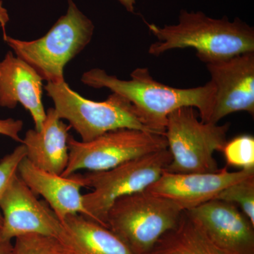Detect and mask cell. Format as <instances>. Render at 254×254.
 I'll use <instances>...</instances> for the list:
<instances>
[{"mask_svg":"<svg viewBox=\"0 0 254 254\" xmlns=\"http://www.w3.org/2000/svg\"><path fill=\"white\" fill-rule=\"evenodd\" d=\"M12 254H64V248L54 237L28 234L15 238Z\"/></svg>","mask_w":254,"mask_h":254,"instance_id":"cell-20","label":"cell"},{"mask_svg":"<svg viewBox=\"0 0 254 254\" xmlns=\"http://www.w3.org/2000/svg\"><path fill=\"white\" fill-rule=\"evenodd\" d=\"M130 76L131 79L125 81L95 68L83 73L81 81L93 88H108L126 98L153 133L165 135L169 115L183 107L195 108L200 120L208 123L215 93L211 81L195 88H174L155 80L145 67L136 68Z\"/></svg>","mask_w":254,"mask_h":254,"instance_id":"cell-1","label":"cell"},{"mask_svg":"<svg viewBox=\"0 0 254 254\" xmlns=\"http://www.w3.org/2000/svg\"><path fill=\"white\" fill-rule=\"evenodd\" d=\"M168 148L133 159L110 170L83 175L86 187L93 191L83 195L88 217L105 227L114 202L125 195L146 190L161 177L171 163Z\"/></svg>","mask_w":254,"mask_h":254,"instance_id":"cell-7","label":"cell"},{"mask_svg":"<svg viewBox=\"0 0 254 254\" xmlns=\"http://www.w3.org/2000/svg\"><path fill=\"white\" fill-rule=\"evenodd\" d=\"M26 148L21 143L11 153L0 160V200L9 182L17 174L18 165L23 158H26ZM2 222V214L0 210V228Z\"/></svg>","mask_w":254,"mask_h":254,"instance_id":"cell-21","label":"cell"},{"mask_svg":"<svg viewBox=\"0 0 254 254\" xmlns=\"http://www.w3.org/2000/svg\"><path fill=\"white\" fill-rule=\"evenodd\" d=\"M9 21V16L7 10L3 6L2 1H0V26L3 31L4 40L6 39V37L8 36L6 33V26Z\"/></svg>","mask_w":254,"mask_h":254,"instance_id":"cell-23","label":"cell"},{"mask_svg":"<svg viewBox=\"0 0 254 254\" xmlns=\"http://www.w3.org/2000/svg\"><path fill=\"white\" fill-rule=\"evenodd\" d=\"M13 245L11 241L0 238V254H12Z\"/></svg>","mask_w":254,"mask_h":254,"instance_id":"cell-24","label":"cell"},{"mask_svg":"<svg viewBox=\"0 0 254 254\" xmlns=\"http://www.w3.org/2000/svg\"><path fill=\"white\" fill-rule=\"evenodd\" d=\"M157 38L148 49L155 57L169 50L191 48L205 64L254 52V29L240 18L209 17L202 11H180L177 24L157 26L146 23Z\"/></svg>","mask_w":254,"mask_h":254,"instance_id":"cell-2","label":"cell"},{"mask_svg":"<svg viewBox=\"0 0 254 254\" xmlns=\"http://www.w3.org/2000/svg\"><path fill=\"white\" fill-rule=\"evenodd\" d=\"M224 254H254V225L239 207L213 199L185 210Z\"/></svg>","mask_w":254,"mask_h":254,"instance_id":"cell-11","label":"cell"},{"mask_svg":"<svg viewBox=\"0 0 254 254\" xmlns=\"http://www.w3.org/2000/svg\"><path fill=\"white\" fill-rule=\"evenodd\" d=\"M254 175V169L213 173H173L165 170L146 190L168 198L182 210H190L215 199L222 190Z\"/></svg>","mask_w":254,"mask_h":254,"instance_id":"cell-12","label":"cell"},{"mask_svg":"<svg viewBox=\"0 0 254 254\" xmlns=\"http://www.w3.org/2000/svg\"><path fill=\"white\" fill-rule=\"evenodd\" d=\"M183 212L172 200L142 190L114 202L107 215V226L133 253L146 254L176 226Z\"/></svg>","mask_w":254,"mask_h":254,"instance_id":"cell-4","label":"cell"},{"mask_svg":"<svg viewBox=\"0 0 254 254\" xmlns=\"http://www.w3.org/2000/svg\"><path fill=\"white\" fill-rule=\"evenodd\" d=\"M215 86L213 110L208 123L239 111L254 114V52L206 63Z\"/></svg>","mask_w":254,"mask_h":254,"instance_id":"cell-10","label":"cell"},{"mask_svg":"<svg viewBox=\"0 0 254 254\" xmlns=\"http://www.w3.org/2000/svg\"><path fill=\"white\" fill-rule=\"evenodd\" d=\"M68 161L63 176L68 177L81 170L105 171L129 160L167 149L165 135L152 132L119 128L91 141H78L70 136L68 140Z\"/></svg>","mask_w":254,"mask_h":254,"instance_id":"cell-8","label":"cell"},{"mask_svg":"<svg viewBox=\"0 0 254 254\" xmlns=\"http://www.w3.org/2000/svg\"><path fill=\"white\" fill-rule=\"evenodd\" d=\"M17 175L35 194L44 198L62 222L72 214L88 217L81 193L86 187L81 174L56 175L37 168L24 158L18 165Z\"/></svg>","mask_w":254,"mask_h":254,"instance_id":"cell-13","label":"cell"},{"mask_svg":"<svg viewBox=\"0 0 254 254\" xmlns=\"http://www.w3.org/2000/svg\"><path fill=\"white\" fill-rule=\"evenodd\" d=\"M227 165L243 170L254 169V138L242 135L227 141L223 150Z\"/></svg>","mask_w":254,"mask_h":254,"instance_id":"cell-19","label":"cell"},{"mask_svg":"<svg viewBox=\"0 0 254 254\" xmlns=\"http://www.w3.org/2000/svg\"><path fill=\"white\" fill-rule=\"evenodd\" d=\"M23 123L21 120L9 118L0 120V134L9 137L15 141L22 142L19 133L23 129Z\"/></svg>","mask_w":254,"mask_h":254,"instance_id":"cell-22","label":"cell"},{"mask_svg":"<svg viewBox=\"0 0 254 254\" xmlns=\"http://www.w3.org/2000/svg\"><path fill=\"white\" fill-rule=\"evenodd\" d=\"M94 26L68 0L67 12L57 21L44 36L25 41L7 36L4 40L15 55L31 66L43 81L59 84L64 82L66 64L91 42Z\"/></svg>","mask_w":254,"mask_h":254,"instance_id":"cell-3","label":"cell"},{"mask_svg":"<svg viewBox=\"0 0 254 254\" xmlns=\"http://www.w3.org/2000/svg\"><path fill=\"white\" fill-rule=\"evenodd\" d=\"M45 89L54 102L58 118L67 120L81 138L91 141L107 132L119 128L149 131L133 105L116 93L103 102L86 99L66 83H48ZM153 133V132H152Z\"/></svg>","mask_w":254,"mask_h":254,"instance_id":"cell-5","label":"cell"},{"mask_svg":"<svg viewBox=\"0 0 254 254\" xmlns=\"http://www.w3.org/2000/svg\"><path fill=\"white\" fill-rule=\"evenodd\" d=\"M58 240L64 254H135L109 228L81 214L64 219Z\"/></svg>","mask_w":254,"mask_h":254,"instance_id":"cell-16","label":"cell"},{"mask_svg":"<svg viewBox=\"0 0 254 254\" xmlns=\"http://www.w3.org/2000/svg\"><path fill=\"white\" fill-rule=\"evenodd\" d=\"M2 225L0 238L12 239L38 234L58 240L63 231V222L45 200L38 199L17 174L9 182L1 200Z\"/></svg>","mask_w":254,"mask_h":254,"instance_id":"cell-9","label":"cell"},{"mask_svg":"<svg viewBox=\"0 0 254 254\" xmlns=\"http://www.w3.org/2000/svg\"><path fill=\"white\" fill-rule=\"evenodd\" d=\"M215 199L225 200L240 206L254 225V175L227 187Z\"/></svg>","mask_w":254,"mask_h":254,"instance_id":"cell-18","label":"cell"},{"mask_svg":"<svg viewBox=\"0 0 254 254\" xmlns=\"http://www.w3.org/2000/svg\"><path fill=\"white\" fill-rule=\"evenodd\" d=\"M122 4L125 6V9L129 12L134 11V5L136 4V0H118Z\"/></svg>","mask_w":254,"mask_h":254,"instance_id":"cell-25","label":"cell"},{"mask_svg":"<svg viewBox=\"0 0 254 254\" xmlns=\"http://www.w3.org/2000/svg\"><path fill=\"white\" fill-rule=\"evenodd\" d=\"M41 76L27 63L9 51L0 62V106L14 109L20 103L31 114L40 131L46 117Z\"/></svg>","mask_w":254,"mask_h":254,"instance_id":"cell-14","label":"cell"},{"mask_svg":"<svg viewBox=\"0 0 254 254\" xmlns=\"http://www.w3.org/2000/svg\"><path fill=\"white\" fill-rule=\"evenodd\" d=\"M193 107H183L169 115L165 136L172 155L166 171L173 173H213L214 157L226 144L230 123H203Z\"/></svg>","mask_w":254,"mask_h":254,"instance_id":"cell-6","label":"cell"},{"mask_svg":"<svg viewBox=\"0 0 254 254\" xmlns=\"http://www.w3.org/2000/svg\"><path fill=\"white\" fill-rule=\"evenodd\" d=\"M146 254H224L185 210L176 226L165 232Z\"/></svg>","mask_w":254,"mask_h":254,"instance_id":"cell-17","label":"cell"},{"mask_svg":"<svg viewBox=\"0 0 254 254\" xmlns=\"http://www.w3.org/2000/svg\"><path fill=\"white\" fill-rule=\"evenodd\" d=\"M71 128L58 118L54 108H49L41 129L28 130L21 142L26 148V158L37 168L63 175L68 161Z\"/></svg>","mask_w":254,"mask_h":254,"instance_id":"cell-15","label":"cell"}]
</instances>
